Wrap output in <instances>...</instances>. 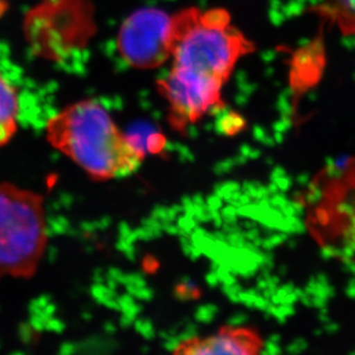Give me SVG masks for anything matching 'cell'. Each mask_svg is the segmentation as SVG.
Segmentation results:
<instances>
[{
    "label": "cell",
    "mask_w": 355,
    "mask_h": 355,
    "mask_svg": "<svg viewBox=\"0 0 355 355\" xmlns=\"http://www.w3.org/2000/svg\"><path fill=\"white\" fill-rule=\"evenodd\" d=\"M244 120L235 113H230V114L222 116L221 120L218 122L220 131L225 135L236 134L237 131L241 130V128L244 127Z\"/></svg>",
    "instance_id": "30bf717a"
},
{
    "label": "cell",
    "mask_w": 355,
    "mask_h": 355,
    "mask_svg": "<svg viewBox=\"0 0 355 355\" xmlns=\"http://www.w3.org/2000/svg\"><path fill=\"white\" fill-rule=\"evenodd\" d=\"M312 12L338 28L345 37H355V0H323Z\"/></svg>",
    "instance_id": "9c48e42d"
},
{
    "label": "cell",
    "mask_w": 355,
    "mask_h": 355,
    "mask_svg": "<svg viewBox=\"0 0 355 355\" xmlns=\"http://www.w3.org/2000/svg\"><path fill=\"white\" fill-rule=\"evenodd\" d=\"M171 19V69L157 87L167 103L169 123L183 132L205 115L225 108L223 87L255 46L225 8L187 7Z\"/></svg>",
    "instance_id": "6da1fadb"
},
{
    "label": "cell",
    "mask_w": 355,
    "mask_h": 355,
    "mask_svg": "<svg viewBox=\"0 0 355 355\" xmlns=\"http://www.w3.org/2000/svg\"><path fill=\"white\" fill-rule=\"evenodd\" d=\"M173 19L164 10L145 7L121 24L119 54L125 64L139 71H151L171 60Z\"/></svg>",
    "instance_id": "5b68a950"
},
{
    "label": "cell",
    "mask_w": 355,
    "mask_h": 355,
    "mask_svg": "<svg viewBox=\"0 0 355 355\" xmlns=\"http://www.w3.org/2000/svg\"><path fill=\"white\" fill-rule=\"evenodd\" d=\"M46 139L97 181L123 178L141 167L146 152L119 129L107 110L92 99L52 115Z\"/></svg>",
    "instance_id": "7a4b0ae2"
},
{
    "label": "cell",
    "mask_w": 355,
    "mask_h": 355,
    "mask_svg": "<svg viewBox=\"0 0 355 355\" xmlns=\"http://www.w3.org/2000/svg\"><path fill=\"white\" fill-rule=\"evenodd\" d=\"M96 31L92 0H40L24 17L28 45L47 61H64L84 50Z\"/></svg>",
    "instance_id": "277c9868"
},
{
    "label": "cell",
    "mask_w": 355,
    "mask_h": 355,
    "mask_svg": "<svg viewBox=\"0 0 355 355\" xmlns=\"http://www.w3.org/2000/svg\"><path fill=\"white\" fill-rule=\"evenodd\" d=\"M47 236L43 197L0 181V277L34 276Z\"/></svg>",
    "instance_id": "3957f363"
},
{
    "label": "cell",
    "mask_w": 355,
    "mask_h": 355,
    "mask_svg": "<svg viewBox=\"0 0 355 355\" xmlns=\"http://www.w3.org/2000/svg\"><path fill=\"white\" fill-rule=\"evenodd\" d=\"M344 181L328 178L316 183L320 204L311 209L313 227L322 243L344 257L355 258V173L344 169Z\"/></svg>",
    "instance_id": "8992f818"
},
{
    "label": "cell",
    "mask_w": 355,
    "mask_h": 355,
    "mask_svg": "<svg viewBox=\"0 0 355 355\" xmlns=\"http://www.w3.org/2000/svg\"><path fill=\"white\" fill-rule=\"evenodd\" d=\"M20 98L15 85L0 74V146L10 143L19 125Z\"/></svg>",
    "instance_id": "ba28073f"
},
{
    "label": "cell",
    "mask_w": 355,
    "mask_h": 355,
    "mask_svg": "<svg viewBox=\"0 0 355 355\" xmlns=\"http://www.w3.org/2000/svg\"><path fill=\"white\" fill-rule=\"evenodd\" d=\"M262 347L261 339L253 330L223 328L206 338L185 339L178 343L175 354H255Z\"/></svg>",
    "instance_id": "52a82bcc"
}]
</instances>
